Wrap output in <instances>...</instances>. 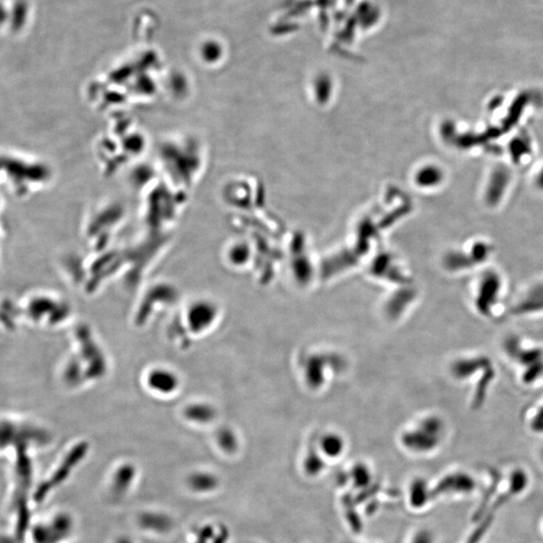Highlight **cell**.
Returning <instances> with one entry per match:
<instances>
[{"instance_id": "6da1fadb", "label": "cell", "mask_w": 543, "mask_h": 543, "mask_svg": "<svg viewBox=\"0 0 543 543\" xmlns=\"http://www.w3.org/2000/svg\"><path fill=\"white\" fill-rule=\"evenodd\" d=\"M475 488V482L470 476L464 473H454L444 477L437 482L433 489V498L435 496L450 494V493H468Z\"/></svg>"}, {"instance_id": "7a4b0ae2", "label": "cell", "mask_w": 543, "mask_h": 543, "mask_svg": "<svg viewBox=\"0 0 543 543\" xmlns=\"http://www.w3.org/2000/svg\"><path fill=\"white\" fill-rule=\"evenodd\" d=\"M499 286V279L497 276L494 274L486 276L485 279L482 282L480 293L478 294L477 305L480 311L487 314L490 307L494 304V301L497 299Z\"/></svg>"}, {"instance_id": "3957f363", "label": "cell", "mask_w": 543, "mask_h": 543, "mask_svg": "<svg viewBox=\"0 0 543 543\" xmlns=\"http://www.w3.org/2000/svg\"><path fill=\"white\" fill-rule=\"evenodd\" d=\"M408 504L414 510L425 508L433 498L432 490L423 479H414L408 486Z\"/></svg>"}, {"instance_id": "277c9868", "label": "cell", "mask_w": 543, "mask_h": 543, "mask_svg": "<svg viewBox=\"0 0 543 543\" xmlns=\"http://www.w3.org/2000/svg\"><path fill=\"white\" fill-rule=\"evenodd\" d=\"M29 6L26 0H15L10 6L8 26L13 31H19L26 28L28 22Z\"/></svg>"}, {"instance_id": "5b68a950", "label": "cell", "mask_w": 543, "mask_h": 543, "mask_svg": "<svg viewBox=\"0 0 543 543\" xmlns=\"http://www.w3.org/2000/svg\"><path fill=\"white\" fill-rule=\"evenodd\" d=\"M217 478L206 473H197L188 480V485L197 492H210L217 488Z\"/></svg>"}, {"instance_id": "8992f818", "label": "cell", "mask_w": 543, "mask_h": 543, "mask_svg": "<svg viewBox=\"0 0 543 543\" xmlns=\"http://www.w3.org/2000/svg\"><path fill=\"white\" fill-rule=\"evenodd\" d=\"M351 486L354 489L367 488L371 484V473L367 467L359 465L352 470Z\"/></svg>"}, {"instance_id": "52a82bcc", "label": "cell", "mask_w": 543, "mask_h": 543, "mask_svg": "<svg viewBox=\"0 0 543 543\" xmlns=\"http://www.w3.org/2000/svg\"><path fill=\"white\" fill-rule=\"evenodd\" d=\"M321 448H322L323 453L325 456L329 458L340 457L341 453H343V442L338 437L329 436L324 437L322 444H321Z\"/></svg>"}, {"instance_id": "ba28073f", "label": "cell", "mask_w": 543, "mask_h": 543, "mask_svg": "<svg viewBox=\"0 0 543 543\" xmlns=\"http://www.w3.org/2000/svg\"><path fill=\"white\" fill-rule=\"evenodd\" d=\"M141 522L146 528L156 531H165L170 526L169 520L165 516L159 515H146L143 516Z\"/></svg>"}, {"instance_id": "9c48e42d", "label": "cell", "mask_w": 543, "mask_h": 543, "mask_svg": "<svg viewBox=\"0 0 543 543\" xmlns=\"http://www.w3.org/2000/svg\"><path fill=\"white\" fill-rule=\"evenodd\" d=\"M132 472L131 471H128L126 469L125 470H121V472L119 473L118 476H115V479H114V485H115V488L120 489V490H125V488H127V486L129 485L130 482L132 481Z\"/></svg>"}, {"instance_id": "30bf717a", "label": "cell", "mask_w": 543, "mask_h": 543, "mask_svg": "<svg viewBox=\"0 0 543 543\" xmlns=\"http://www.w3.org/2000/svg\"><path fill=\"white\" fill-rule=\"evenodd\" d=\"M408 543H434V536L427 529H421L414 533Z\"/></svg>"}, {"instance_id": "8fae6325", "label": "cell", "mask_w": 543, "mask_h": 543, "mask_svg": "<svg viewBox=\"0 0 543 543\" xmlns=\"http://www.w3.org/2000/svg\"><path fill=\"white\" fill-rule=\"evenodd\" d=\"M526 484V477L522 472H517L512 477V487L515 492H520Z\"/></svg>"}, {"instance_id": "7c38bea8", "label": "cell", "mask_w": 543, "mask_h": 543, "mask_svg": "<svg viewBox=\"0 0 543 543\" xmlns=\"http://www.w3.org/2000/svg\"><path fill=\"white\" fill-rule=\"evenodd\" d=\"M8 20H10V8L0 1V28L8 26Z\"/></svg>"}, {"instance_id": "4fadbf2b", "label": "cell", "mask_w": 543, "mask_h": 543, "mask_svg": "<svg viewBox=\"0 0 543 543\" xmlns=\"http://www.w3.org/2000/svg\"><path fill=\"white\" fill-rule=\"evenodd\" d=\"M117 543H131L129 542V540H126V538H123V540H119Z\"/></svg>"}]
</instances>
